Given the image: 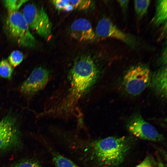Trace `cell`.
<instances>
[{"label": "cell", "mask_w": 167, "mask_h": 167, "mask_svg": "<svg viewBox=\"0 0 167 167\" xmlns=\"http://www.w3.org/2000/svg\"><path fill=\"white\" fill-rule=\"evenodd\" d=\"M99 75V70L91 57L85 56L77 60L69 74L68 89L62 99L51 111L52 114L58 116L71 114L79 101L96 84Z\"/></svg>", "instance_id": "obj_1"}, {"label": "cell", "mask_w": 167, "mask_h": 167, "mask_svg": "<svg viewBox=\"0 0 167 167\" xmlns=\"http://www.w3.org/2000/svg\"><path fill=\"white\" fill-rule=\"evenodd\" d=\"M131 146L130 139L125 136L108 137L95 140L90 145L94 160L103 167H114L121 164Z\"/></svg>", "instance_id": "obj_2"}, {"label": "cell", "mask_w": 167, "mask_h": 167, "mask_svg": "<svg viewBox=\"0 0 167 167\" xmlns=\"http://www.w3.org/2000/svg\"><path fill=\"white\" fill-rule=\"evenodd\" d=\"M5 28L9 36L19 45L26 47L35 46L36 39L22 13L18 11L9 12Z\"/></svg>", "instance_id": "obj_3"}, {"label": "cell", "mask_w": 167, "mask_h": 167, "mask_svg": "<svg viewBox=\"0 0 167 167\" xmlns=\"http://www.w3.org/2000/svg\"><path fill=\"white\" fill-rule=\"evenodd\" d=\"M22 13L30 29L46 40L50 38L52 24L43 7L28 3L24 6Z\"/></svg>", "instance_id": "obj_4"}, {"label": "cell", "mask_w": 167, "mask_h": 167, "mask_svg": "<svg viewBox=\"0 0 167 167\" xmlns=\"http://www.w3.org/2000/svg\"><path fill=\"white\" fill-rule=\"evenodd\" d=\"M151 76L150 70L147 66L141 64L133 66L123 77V88L129 95L137 96L150 85Z\"/></svg>", "instance_id": "obj_5"}, {"label": "cell", "mask_w": 167, "mask_h": 167, "mask_svg": "<svg viewBox=\"0 0 167 167\" xmlns=\"http://www.w3.org/2000/svg\"><path fill=\"white\" fill-rule=\"evenodd\" d=\"M21 143V134L17 119L8 113L0 120V152L15 148Z\"/></svg>", "instance_id": "obj_6"}, {"label": "cell", "mask_w": 167, "mask_h": 167, "mask_svg": "<svg viewBox=\"0 0 167 167\" xmlns=\"http://www.w3.org/2000/svg\"><path fill=\"white\" fill-rule=\"evenodd\" d=\"M126 127L131 134L140 139L154 142L162 141L164 139L162 135L138 113L134 114L130 118Z\"/></svg>", "instance_id": "obj_7"}, {"label": "cell", "mask_w": 167, "mask_h": 167, "mask_svg": "<svg viewBox=\"0 0 167 167\" xmlns=\"http://www.w3.org/2000/svg\"><path fill=\"white\" fill-rule=\"evenodd\" d=\"M50 77L48 69L41 66L36 68L22 84L20 88L21 93L27 96L33 95L45 87Z\"/></svg>", "instance_id": "obj_8"}, {"label": "cell", "mask_w": 167, "mask_h": 167, "mask_svg": "<svg viewBox=\"0 0 167 167\" xmlns=\"http://www.w3.org/2000/svg\"><path fill=\"white\" fill-rule=\"evenodd\" d=\"M95 32L96 35L98 36L117 39L131 47H134L136 44L134 37L122 31L107 18H102L99 21Z\"/></svg>", "instance_id": "obj_9"}, {"label": "cell", "mask_w": 167, "mask_h": 167, "mask_svg": "<svg viewBox=\"0 0 167 167\" xmlns=\"http://www.w3.org/2000/svg\"><path fill=\"white\" fill-rule=\"evenodd\" d=\"M71 35L73 38L79 41L93 40L96 36L91 23L82 18L75 20L72 24Z\"/></svg>", "instance_id": "obj_10"}, {"label": "cell", "mask_w": 167, "mask_h": 167, "mask_svg": "<svg viewBox=\"0 0 167 167\" xmlns=\"http://www.w3.org/2000/svg\"><path fill=\"white\" fill-rule=\"evenodd\" d=\"M150 86L155 93L161 97H167V68L163 66L151 75Z\"/></svg>", "instance_id": "obj_11"}, {"label": "cell", "mask_w": 167, "mask_h": 167, "mask_svg": "<svg viewBox=\"0 0 167 167\" xmlns=\"http://www.w3.org/2000/svg\"><path fill=\"white\" fill-rule=\"evenodd\" d=\"M167 1H157L156 4V11L152 20V23L156 26L164 24L167 20Z\"/></svg>", "instance_id": "obj_12"}, {"label": "cell", "mask_w": 167, "mask_h": 167, "mask_svg": "<svg viewBox=\"0 0 167 167\" xmlns=\"http://www.w3.org/2000/svg\"><path fill=\"white\" fill-rule=\"evenodd\" d=\"M54 163L56 167H79L68 159L58 153H54Z\"/></svg>", "instance_id": "obj_13"}, {"label": "cell", "mask_w": 167, "mask_h": 167, "mask_svg": "<svg viewBox=\"0 0 167 167\" xmlns=\"http://www.w3.org/2000/svg\"><path fill=\"white\" fill-rule=\"evenodd\" d=\"M150 1L135 0L134 5L135 11L139 17H142L146 14L147 11Z\"/></svg>", "instance_id": "obj_14"}, {"label": "cell", "mask_w": 167, "mask_h": 167, "mask_svg": "<svg viewBox=\"0 0 167 167\" xmlns=\"http://www.w3.org/2000/svg\"><path fill=\"white\" fill-rule=\"evenodd\" d=\"M13 71L12 66L6 59L0 61V76L3 78L10 79Z\"/></svg>", "instance_id": "obj_15"}, {"label": "cell", "mask_w": 167, "mask_h": 167, "mask_svg": "<svg viewBox=\"0 0 167 167\" xmlns=\"http://www.w3.org/2000/svg\"><path fill=\"white\" fill-rule=\"evenodd\" d=\"M28 0H4L3 2L9 12L18 11L22 5Z\"/></svg>", "instance_id": "obj_16"}, {"label": "cell", "mask_w": 167, "mask_h": 167, "mask_svg": "<svg viewBox=\"0 0 167 167\" xmlns=\"http://www.w3.org/2000/svg\"><path fill=\"white\" fill-rule=\"evenodd\" d=\"M11 167H42L39 162L35 159L26 158L19 161Z\"/></svg>", "instance_id": "obj_17"}, {"label": "cell", "mask_w": 167, "mask_h": 167, "mask_svg": "<svg viewBox=\"0 0 167 167\" xmlns=\"http://www.w3.org/2000/svg\"><path fill=\"white\" fill-rule=\"evenodd\" d=\"M23 58V54L21 52L18 50H15L9 56L8 60L11 66L15 67L21 62Z\"/></svg>", "instance_id": "obj_18"}, {"label": "cell", "mask_w": 167, "mask_h": 167, "mask_svg": "<svg viewBox=\"0 0 167 167\" xmlns=\"http://www.w3.org/2000/svg\"><path fill=\"white\" fill-rule=\"evenodd\" d=\"M74 9L78 10H84L88 8L91 6L92 2L90 0H69Z\"/></svg>", "instance_id": "obj_19"}, {"label": "cell", "mask_w": 167, "mask_h": 167, "mask_svg": "<svg viewBox=\"0 0 167 167\" xmlns=\"http://www.w3.org/2000/svg\"><path fill=\"white\" fill-rule=\"evenodd\" d=\"M156 162L152 156H147L142 162L135 167H155Z\"/></svg>", "instance_id": "obj_20"}, {"label": "cell", "mask_w": 167, "mask_h": 167, "mask_svg": "<svg viewBox=\"0 0 167 167\" xmlns=\"http://www.w3.org/2000/svg\"><path fill=\"white\" fill-rule=\"evenodd\" d=\"M51 3L58 10H65L66 6L69 4V0H54L51 1Z\"/></svg>", "instance_id": "obj_21"}, {"label": "cell", "mask_w": 167, "mask_h": 167, "mask_svg": "<svg viewBox=\"0 0 167 167\" xmlns=\"http://www.w3.org/2000/svg\"><path fill=\"white\" fill-rule=\"evenodd\" d=\"M119 3L123 12H125L126 11L129 4V0H118Z\"/></svg>", "instance_id": "obj_22"}, {"label": "cell", "mask_w": 167, "mask_h": 167, "mask_svg": "<svg viewBox=\"0 0 167 167\" xmlns=\"http://www.w3.org/2000/svg\"><path fill=\"white\" fill-rule=\"evenodd\" d=\"M157 167H165L164 165L161 162H159L158 164Z\"/></svg>", "instance_id": "obj_23"}]
</instances>
